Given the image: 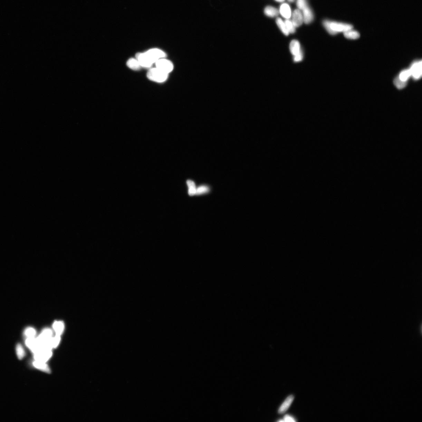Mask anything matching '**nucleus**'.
<instances>
[{"instance_id": "obj_1", "label": "nucleus", "mask_w": 422, "mask_h": 422, "mask_svg": "<svg viewBox=\"0 0 422 422\" xmlns=\"http://www.w3.org/2000/svg\"><path fill=\"white\" fill-rule=\"evenodd\" d=\"M337 150L311 135L299 138L293 152L300 160L321 166L330 163L337 156Z\"/></svg>"}, {"instance_id": "obj_2", "label": "nucleus", "mask_w": 422, "mask_h": 422, "mask_svg": "<svg viewBox=\"0 0 422 422\" xmlns=\"http://www.w3.org/2000/svg\"><path fill=\"white\" fill-rule=\"evenodd\" d=\"M310 129L312 136L337 149L348 138V130L345 125L329 116L317 119L311 124Z\"/></svg>"}, {"instance_id": "obj_3", "label": "nucleus", "mask_w": 422, "mask_h": 422, "mask_svg": "<svg viewBox=\"0 0 422 422\" xmlns=\"http://www.w3.org/2000/svg\"><path fill=\"white\" fill-rule=\"evenodd\" d=\"M291 106L308 127L317 119L330 116L333 113V109L328 103L313 96L302 98L293 103Z\"/></svg>"}, {"instance_id": "obj_4", "label": "nucleus", "mask_w": 422, "mask_h": 422, "mask_svg": "<svg viewBox=\"0 0 422 422\" xmlns=\"http://www.w3.org/2000/svg\"><path fill=\"white\" fill-rule=\"evenodd\" d=\"M271 117L275 119L283 134L299 136L308 127L291 104L274 107L271 109Z\"/></svg>"}, {"instance_id": "obj_5", "label": "nucleus", "mask_w": 422, "mask_h": 422, "mask_svg": "<svg viewBox=\"0 0 422 422\" xmlns=\"http://www.w3.org/2000/svg\"><path fill=\"white\" fill-rule=\"evenodd\" d=\"M253 129L258 136L268 141L279 140L283 134L273 117L262 116L257 118Z\"/></svg>"}, {"instance_id": "obj_6", "label": "nucleus", "mask_w": 422, "mask_h": 422, "mask_svg": "<svg viewBox=\"0 0 422 422\" xmlns=\"http://www.w3.org/2000/svg\"><path fill=\"white\" fill-rule=\"evenodd\" d=\"M418 378L412 372H404L398 374L397 377L392 378V387L393 390H400L405 388L417 383Z\"/></svg>"}, {"instance_id": "obj_7", "label": "nucleus", "mask_w": 422, "mask_h": 422, "mask_svg": "<svg viewBox=\"0 0 422 422\" xmlns=\"http://www.w3.org/2000/svg\"><path fill=\"white\" fill-rule=\"evenodd\" d=\"M392 377L391 374L378 375L377 387L380 391L388 390L392 387Z\"/></svg>"}, {"instance_id": "obj_8", "label": "nucleus", "mask_w": 422, "mask_h": 422, "mask_svg": "<svg viewBox=\"0 0 422 422\" xmlns=\"http://www.w3.org/2000/svg\"><path fill=\"white\" fill-rule=\"evenodd\" d=\"M374 367L377 374H391L390 368L386 362L381 361H375Z\"/></svg>"}]
</instances>
